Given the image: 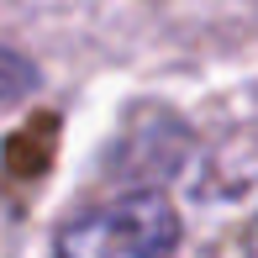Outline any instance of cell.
<instances>
[{
	"instance_id": "2",
	"label": "cell",
	"mask_w": 258,
	"mask_h": 258,
	"mask_svg": "<svg viewBox=\"0 0 258 258\" xmlns=\"http://www.w3.org/2000/svg\"><path fill=\"white\" fill-rule=\"evenodd\" d=\"M32 85H37V69H32L21 53L0 48V105H6V100H16V95H27Z\"/></svg>"
},
{
	"instance_id": "1",
	"label": "cell",
	"mask_w": 258,
	"mask_h": 258,
	"mask_svg": "<svg viewBox=\"0 0 258 258\" xmlns=\"http://www.w3.org/2000/svg\"><path fill=\"white\" fill-rule=\"evenodd\" d=\"M179 211L158 190H137L74 216L53 242V258H174Z\"/></svg>"
}]
</instances>
